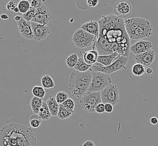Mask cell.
<instances>
[{"label":"cell","instance_id":"obj_1","mask_svg":"<svg viewBox=\"0 0 158 146\" xmlns=\"http://www.w3.org/2000/svg\"><path fill=\"white\" fill-rule=\"evenodd\" d=\"M100 33L98 39L92 47L99 55L118 52L120 56L128 57L131 39L127 33L123 18L113 14L103 15L98 20Z\"/></svg>","mask_w":158,"mask_h":146},{"label":"cell","instance_id":"obj_2","mask_svg":"<svg viewBox=\"0 0 158 146\" xmlns=\"http://www.w3.org/2000/svg\"><path fill=\"white\" fill-rule=\"evenodd\" d=\"M0 146H37V138L31 128L11 123L0 129Z\"/></svg>","mask_w":158,"mask_h":146},{"label":"cell","instance_id":"obj_3","mask_svg":"<svg viewBox=\"0 0 158 146\" xmlns=\"http://www.w3.org/2000/svg\"><path fill=\"white\" fill-rule=\"evenodd\" d=\"M92 77L90 70L83 73L74 70L70 73L69 87L73 97L82 98L85 95L89 88Z\"/></svg>","mask_w":158,"mask_h":146},{"label":"cell","instance_id":"obj_4","mask_svg":"<svg viewBox=\"0 0 158 146\" xmlns=\"http://www.w3.org/2000/svg\"><path fill=\"white\" fill-rule=\"evenodd\" d=\"M128 61V57H124L119 56L117 60L108 67H105L102 64L96 62L92 65L89 70L92 72H102L105 73L108 75H110L112 73L116 72L119 70H126L127 69L126 65Z\"/></svg>","mask_w":158,"mask_h":146},{"label":"cell","instance_id":"obj_5","mask_svg":"<svg viewBox=\"0 0 158 146\" xmlns=\"http://www.w3.org/2000/svg\"><path fill=\"white\" fill-rule=\"evenodd\" d=\"M98 38L82 29H77L72 37L73 45L78 48H86L93 47Z\"/></svg>","mask_w":158,"mask_h":146},{"label":"cell","instance_id":"obj_6","mask_svg":"<svg viewBox=\"0 0 158 146\" xmlns=\"http://www.w3.org/2000/svg\"><path fill=\"white\" fill-rule=\"evenodd\" d=\"M111 84L112 80L109 75L102 72H93L91 83L87 93L101 92Z\"/></svg>","mask_w":158,"mask_h":146},{"label":"cell","instance_id":"obj_7","mask_svg":"<svg viewBox=\"0 0 158 146\" xmlns=\"http://www.w3.org/2000/svg\"><path fill=\"white\" fill-rule=\"evenodd\" d=\"M82 108L87 112H95V107L101 101V92L86 93L79 101Z\"/></svg>","mask_w":158,"mask_h":146},{"label":"cell","instance_id":"obj_8","mask_svg":"<svg viewBox=\"0 0 158 146\" xmlns=\"http://www.w3.org/2000/svg\"><path fill=\"white\" fill-rule=\"evenodd\" d=\"M101 101L103 103H110L115 106L119 102V89L118 86L111 84L101 92Z\"/></svg>","mask_w":158,"mask_h":146},{"label":"cell","instance_id":"obj_9","mask_svg":"<svg viewBox=\"0 0 158 146\" xmlns=\"http://www.w3.org/2000/svg\"><path fill=\"white\" fill-rule=\"evenodd\" d=\"M152 34V27L148 20L145 19L139 27L130 37V39L139 41L149 37Z\"/></svg>","mask_w":158,"mask_h":146},{"label":"cell","instance_id":"obj_10","mask_svg":"<svg viewBox=\"0 0 158 146\" xmlns=\"http://www.w3.org/2000/svg\"><path fill=\"white\" fill-rule=\"evenodd\" d=\"M36 10V14L32 19V22H35L41 25L47 26L52 18V15L48 6L43 3L40 8Z\"/></svg>","mask_w":158,"mask_h":146},{"label":"cell","instance_id":"obj_11","mask_svg":"<svg viewBox=\"0 0 158 146\" xmlns=\"http://www.w3.org/2000/svg\"><path fill=\"white\" fill-rule=\"evenodd\" d=\"M114 15L120 18L129 16L132 11V6L130 1L127 0H119L114 4Z\"/></svg>","mask_w":158,"mask_h":146},{"label":"cell","instance_id":"obj_12","mask_svg":"<svg viewBox=\"0 0 158 146\" xmlns=\"http://www.w3.org/2000/svg\"><path fill=\"white\" fill-rule=\"evenodd\" d=\"M34 40L41 41L48 37L51 33L50 28L48 26L41 25L35 22H31Z\"/></svg>","mask_w":158,"mask_h":146},{"label":"cell","instance_id":"obj_13","mask_svg":"<svg viewBox=\"0 0 158 146\" xmlns=\"http://www.w3.org/2000/svg\"><path fill=\"white\" fill-rule=\"evenodd\" d=\"M17 24L19 33L23 38L28 40H34L31 22L26 21L22 18L19 22H17Z\"/></svg>","mask_w":158,"mask_h":146},{"label":"cell","instance_id":"obj_14","mask_svg":"<svg viewBox=\"0 0 158 146\" xmlns=\"http://www.w3.org/2000/svg\"><path fill=\"white\" fill-rule=\"evenodd\" d=\"M134 59L136 63L142 64L145 67H149L155 60V51L151 50L141 54L134 55Z\"/></svg>","mask_w":158,"mask_h":146},{"label":"cell","instance_id":"obj_15","mask_svg":"<svg viewBox=\"0 0 158 146\" xmlns=\"http://www.w3.org/2000/svg\"><path fill=\"white\" fill-rule=\"evenodd\" d=\"M152 42L148 41L139 40L130 47V51L134 55L141 54L152 50Z\"/></svg>","mask_w":158,"mask_h":146},{"label":"cell","instance_id":"obj_16","mask_svg":"<svg viewBox=\"0 0 158 146\" xmlns=\"http://www.w3.org/2000/svg\"><path fill=\"white\" fill-rule=\"evenodd\" d=\"M145 18H132L124 20V26L128 35L130 37L133 32L139 27L143 22Z\"/></svg>","mask_w":158,"mask_h":146},{"label":"cell","instance_id":"obj_17","mask_svg":"<svg viewBox=\"0 0 158 146\" xmlns=\"http://www.w3.org/2000/svg\"><path fill=\"white\" fill-rule=\"evenodd\" d=\"M80 28L83 29L84 30L91 34L95 35L98 39L100 33V26L98 22L91 20L89 22H85L83 24Z\"/></svg>","mask_w":158,"mask_h":146},{"label":"cell","instance_id":"obj_18","mask_svg":"<svg viewBox=\"0 0 158 146\" xmlns=\"http://www.w3.org/2000/svg\"><path fill=\"white\" fill-rule=\"evenodd\" d=\"M119 54L117 52H115L111 54L107 55H99L97 60V62L102 64L105 67H108L112 63H113L114 61L117 60L118 57H119Z\"/></svg>","mask_w":158,"mask_h":146},{"label":"cell","instance_id":"obj_19","mask_svg":"<svg viewBox=\"0 0 158 146\" xmlns=\"http://www.w3.org/2000/svg\"><path fill=\"white\" fill-rule=\"evenodd\" d=\"M99 54L96 50H91L86 51L83 55V58L85 63L92 65L97 62Z\"/></svg>","mask_w":158,"mask_h":146},{"label":"cell","instance_id":"obj_20","mask_svg":"<svg viewBox=\"0 0 158 146\" xmlns=\"http://www.w3.org/2000/svg\"><path fill=\"white\" fill-rule=\"evenodd\" d=\"M46 102L52 116H57L60 108V105L57 103L55 98H54L52 95H50Z\"/></svg>","mask_w":158,"mask_h":146},{"label":"cell","instance_id":"obj_21","mask_svg":"<svg viewBox=\"0 0 158 146\" xmlns=\"http://www.w3.org/2000/svg\"><path fill=\"white\" fill-rule=\"evenodd\" d=\"M38 115L39 118L42 121L48 120L52 116L46 102L44 101L41 108H40L38 112Z\"/></svg>","mask_w":158,"mask_h":146},{"label":"cell","instance_id":"obj_22","mask_svg":"<svg viewBox=\"0 0 158 146\" xmlns=\"http://www.w3.org/2000/svg\"><path fill=\"white\" fill-rule=\"evenodd\" d=\"M44 100L43 99L39 98L37 97H33L31 101V106L32 111L35 114L38 115L40 108H41L43 105Z\"/></svg>","mask_w":158,"mask_h":146},{"label":"cell","instance_id":"obj_23","mask_svg":"<svg viewBox=\"0 0 158 146\" xmlns=\"http://www.w3.org/2000/svg\"><path fill=\"white\" fill-rule=\"evenodd\" d=\"M91 67V65L85 63L83 57H79L78 61L75 67H74V69L76 71H79V72L83 73V72L87 71L88 70H89Z\"/></svg>","mask_w":158,"mask_h":146},{"label":"cell","instance_id":"obj_24","mask_svg":"<svg viewBox=\"0 0 158 146\" xmlns=\"http://www.w3.org/2000/svg\"><path fill=\"white\" fill-rule=\"evenodd\" d=\"M41 81L42 87L45 89H51L54 88L55 86L54 80L48 74L42 76Z\"/></svg>","mask_w":158,"mask_h":146},{"label":"cell","instance_id":"obj_25","mask_svg":"<svg viewBox=\"0 0 158 146\" xmlns=\"http://www.w3.org/2000/svg\"><path fill=\"white\" fill-rule=\"evenodd\" d=\"M74 112V111H70L63 106L62 104H60V108L57 116L61 120H65L70 118Z\"/></svg>","mask_w":158,"mask_h":146},{"label":"cell","instance_id":"obj_26","mask_svg":"<svg viewBox=\"0 0 158 146\" xmlns=\"http://www.w3.org/2000/svg\"><path fill=\"white\" fill-rule=\"evenodd\" d=\"M17 7L19 10V12L24 14L28 11L31 9V3L29 2L28 0H21L19 2Z\"/></svg>","mask_w":158,"mask_h":146},{"label":"cell","instance_id":"obj_27","mask_svg":"<svg viewBox=\"0 0 158 146\" xmlns=\"http://www.w3.org/2000/svg\"><path fill=\"white\" fill-rule=\"evenodd\" d=\"M78 59L79 57L78 56V55L76 53L70 55L66 58V64L67 66L70 69H74L78 61Z\"/></svg>","mask_w":158,"mask_h":146},{"label":"cell","instance_id":"obj_28","mask_svg":"<svg viewBox=\"0 0 158 146\" xmlns=\"http://www.w3.org/2000/svg\"><path fill=\"white\" fill-rule=\"evenodd\" d=\"M145 71V67L142 64L136 63L132 67V72L136 76H141Z\"/></svg>","mask_w":158,"mask_h":146},{"label":"cell","instance_id":"obj_29","mask_svg":"<svg viewBox=\"0 0 158 146\" xmlns=\"http://www.w3.org/2000/svg\"><path fill=\"white\" fill-rule=\"evenodd\" d=\"M33 95L41 99H44L46 95L44 88L42 86H35L32 90Z\"/></svg>","mask_w":158,"mask_h":146},{"label":"cell","instance_id":"obj_30","mask_svg":"<svg viewBox=\"0 0 158 146\" xmlns=\"http://www.w3.org/2000/svg\"><path fill=\"white\" fill-rule=\"evenodd\" d=\"M41 119L39 118L38 115L35 114L30 118L29 123L31 127L37 129L40 127L42 124Z\"/></svg>","mask_w":158,"mask_h":146},{"label":"cell","instance_id":"obj_31","mask_svg":"<svg viewBox=\"0 0 158 146\" xmlns=\"http://www.w3.org/2000/svg\"><path fill=\"white\" fill-rule=\"evenodd\" d=\"M68 99H69L68 94L67 92H62V91L58 92L55 97V99L56 100V101L59 105L63 104L64 102Z\"/></svg>","mask_w":158,"mask_h":146},{"label":"cell","instance_id":"obj_32","mask_svg":"<svg viewBox=\"0 0 158 146\" xmlns=\"http://www.w3.org/2000/svg\"><path fill=\"white\" fill-rule=\"evenodd\" d=\"M35 14H36V10L31 7L28 11H27V13L23 14L22 18L26 21L31 22L32 19L33 18V17L35 16Z\"/></svg>","mask_w":158,"mask_h":146},{"label":"cell","instance_id":"obj_33","mask_svg":"<svg viewBox=\"0 0 158 146\" xmlns=\"http://www.w3.org/2000/svg\"><path fill=\"white\" fill-rule=\"evenodd\" d=\"M62 105L70 111H74V109L75 107V103L72 99L69 98L64 102Z\"/></svg>","mask_w":158,"mask_h":146},{"label":"cell","instance_id":"obj_34","mask_svg":"<svg viewBox=\"0 0 158 146\" xmlns=\"http://www.w3.org/2000/svg\"><path fill=\"white\" fill-rule=\"evenodd\" d=\"M42 0H32L31 2V6L35 9L40 8L43 5Z\"/></svg>","mask_w":158,"mask_h":146},{"label":"cell","instance_id":"obj_35","mask_svg":"<svg viewBox=\"0 0 158 146\" xmlns=\"http://www.w3.org/2000/svg\"><path fill=\"white\" fill-rule=\"evenodd\" d=\"M95 112L98 114H102L105 112V104L102 102L100 103L99 104L97 105L95 107Z\"/></svg>","mask_w":158,"mask_h":146},{"label":"cell","instance_id":"obj_36","mask_svg":"<svg viewBox=\"0 0 158 146\" xmlns=\"http://www.w3.org/2000/svg\"><path fill=\"white\" fill-rule=\"evenodd\" d=\"M16 3L14 1H10L7 3L6 9L8 11H14V10L16 7Z\"/></svg>","mask_w":158,"mask_h":146},{"label":"cell","instance_id":"obj_37","mask_svg":"<svg viewBox=\"0 0 158 146\" xmlns=\"http://www.w3.org/2000/svg\"><path fill=\"white\" fill-rule=\"evenodd\" d=\"M98 0H87V4L89 7L94 8L98 5Z\"/></svg>","mask_w":158,"mask_h":146},{"label":"cell","instance_id":"obj_38","mask_svg":"<svg viewBox=\"0 0 158 146\" xmlns=\"http://www.w3.org/2000/svg\"><path fill=\"white\" fill-rule=\"evenodd\" d=\"M113 106L110 103H105V112L108 113H111L113 111Z\"/></svg>","mask_w":158,"mask_h":146},{"label":"cell","instance_id":"obj_39","mask_svg":"<svg viewBox=\"0 0 158 146\" xmlns=\"http://www.w3.org/2000/svg\"><path fill=\"white\" fill-rule=\"evenodd\" d=\"M150 122L152 125H156L158 124V119L156 117H152L150 120Z\"/></svg>","mask_w":158,"mask_h":146},{"label":"cell","instance_id":"obj_40","mask_svg":"<svg viewBox=\"0 0 158 146\" xmlns=\"http://www.w3.org/2000/svg\"><path fill=\"white\" fill-rule=\"evenodd\" d=\"M82 146H95V144L91 140H87L83 144Z\"/></svg>","mask_w":158,"mask_h":146},{"label":"cell","instance_id":"obj_41","mask_svg":"<svg viewBox=\"0 0 158 146\" xmlns=\"http://www.w3.org/2000/svg\"><path fill=\"white\" fill-rule=\"evenodd\" d=\"M1 19H2L3 20H6L7 19H9V16L6 14H2L0 16Z\"/></svg>","mask_w":158,"mask_h":146},{"label":"cell","instance_id":"obj_42","mask_svg":"<svg viewBox=\"0 0 158 146\" xmlns=\"http://www.w3.org/2000/svg\"><path fill=\"white\" fill-rule=\"evenodd\" d=\"M146 73L148 75H150L152 73V68H148L146 69Z\"/></svg>","mask_w":158,"mask_h":146},{"label":"cell","instance_id":"obj_43","mask_svg":"<svg viewBox=\"0 0 158 146\" xmlns=\"http://www.w3.org/2000/svg\"><path fill=\"white\" fill-rule=\"evenodd\" d=\"M22 18V17L20 16V15H16V16H15V20L16 21V22H19L21 19Z\"/></svg>","mask_w":158,"mask_h":146},{"label":"cell","instance_id":"obj_44","mask_svg":"<svg viewBox=\"0 0 158 146\" xmlns=\"http://www.w3.org/2000/svg\"><path fill=\"white\" fill-rule=\"evenodd\" d=\"M14 11L15 13H20V12H19V9H18V7H15V9L14 10V11Z\"/></svg>","mask_w":158,"mask_h":146}]
</instances>
